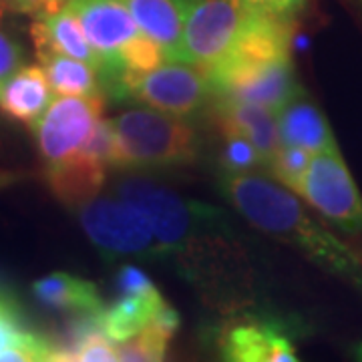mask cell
I'll return each mask as SVG.
<instances>
[{"label":"cell","instance_id":"obj_10","mask_svg":"<svg viewBox=\"0 0 362 362\" xmlns=\"http://www.w3.org/2000/svg\"><path fill=\"white\" fill-rule=\"evenodd\" d=\"M290 37H292L290 23H282L272 16L250 11L232 49L226 52V57L218 65L207 71V78L223 77V75L238 73L244 69L292 57Z\"/></svg>","mask_w":362,"mask_h":362},{"label":"cell","instance_id":"obj_11","mask_svg":"<svg viewBox=\"0 0 362 362\" xmlns=\"http://www.w3.org/2000/svg\"><path fill=\"white\" fill-rule=\"evenodd\" d=\"M221 358L230 362H296L292 338L278 324L238 320L223 328Z\"/></svg>","mask_w":362,"mask_h":362},{"label":"cell","instance_id":"obj_12","mask_svg":"<svg viewBox=\"0 0 362 362\" xmlns=\"http://www.w3.org/2000/svg\"><path fill=\"white\" fill-rule=\"evenodd\" d=\"M107 163L89 156L87 151H78L59 163L47 165V183L51 192L69 207H81L93 197L101 194L107 175Z\"/></svg>","mask_w":362,"mask_h":362},{"label":"cell","instance_id":"obj_17","mask_svg":"<svg viewBox=\"0 0 362 362\" xmlns=\"http://www.w3.org/2000/svg\"><path fill=\"white\" fill-rule=\"evenodd\" d=\"M52 101V89L40 65L21 66L0 87V111L18 123L35 127Z\"/></svg>","mask_w":362,"mask_h":362},{"label":"cell","instance_id":"obj_14","mask_svg":"<svg viewBox=\"0 0 362 362\" xmlns=\"http://www.w3.org/2000/svg\"><path fill=\"white\" fill-rule=\"evenodd\" d=\"M195 0H123L139 30L161 45L168 61H177L185 18Z\"/></svg>","mask_w":362,"mask_h":362},{"label":"cell","instance_id":"obj_6","mask_svg":"<svg viewBox=\"0 0 362 362\" xmlns=\"http://www.w3.org/2000/svg\"><path fill=\"white\" fill-rule=\"evenodd\" d=\"M115 90L149 109L185 119L206 105L211 87L204 69L168 61L153 71L119 81Z\"/></svg>","mask_w":362,"mask_h":362},{"label":"cell","instance_id":"obj_20","mask_svg":"<svg viewBox=\"0 0 362 362\" xmlns=\"http://www.w3.org/2000/svg\"><path fill=\"white\" fill-rule=\"evenodd\" d=\"M33 294L42 306L52 310L87 314L105 308L99 288L69 272H51L33 282Z\"/></svg>","mask_w":362,"mask_h":362},{"label":"cell","instance_id":"obj_8","mask_svg":"<svg viewBox=\"0 0 362 362\" xmlns=\"http://www.w3.org/2000/svg\"><path fill=\"white\" fill-rule=\"evenodd\" d=\"M71 11L77 14L93 51L101 59L105 81H115L119 54L141 30L133 21L123 0H69Z\"/></svg>","mask_w":362,"mask_h":362},{"label":"cell","instance_id":"obj_21","mask_svg":"<svg viewBox=\"0 0 362 362\" xmlns=\"http://www.w3.org/2000/svg\"><path fill=\"white\" fill-rule=\"evenodd\" d=\"M180 328V314L168 302L157 312V316L143 328L139 334H135L125 342L117 344L119 361L127 362H156L163 361L168 354L169 342L175 337Z\"/></svg>","mask_w":362,"mask_h":362},{"label":"cell","instance_id":"obj_28","mask_svg":"<svg viewBox=\"0 0 362 362\" xmlns=\"http://www.w3.org/2000/svg\"><path fill=\"white\" fill-rule=\"evenodd\" d=\"M0 2L14 13L39 16V14L54 13L59 8H63L69 0H0Z\"/></svg>","mask_w":362,"mask_h":362},{"label":"cell","instance_id":"obj_22","mask_svg":"<svg viewBox=\"0 0 362 362\" xmlns=\"http://www.w3.org/2000/svg\"><path fill=\"white\" fill-rule=\"evenodd\" d=\"M39 61L57 97L101 95L99 77H97L99 71L89 63L63 52H42L39 54Z\"/></svg>","mask_w":362,"mask_h":362},{"label":"cell","instance_id":"obj_25","mask_svg":"<svg viewBox=\"0 0 362 362\" xmlns=\"http://www.w3.org/2000/svg\"><path fill=\"white\" fill-rule=\"evenodd\" d=\"M69 361L73 362H117L119 352L117 344L105 334L103 330L93 332L83 338L75 349L69 352Z\"/></svg>","mask_w":362,"mask_h":362},{"label":"cell","instance_id":"obj_1","mask_svg":"<svg viewBox=\"0 0 362 362\" xmlns=\"http://www.w3.org/2000/svg\"><path fill=\"white\" fill-rule=\"evenodd\" d=\"M221 192L256 230L298 250L362 294V252L310 214L302 197L256 173H223Z\"/></svg>","mask_w":362,"mask_h":362},{"label":"cell","instance_id":"obj_15","mask_svg":"<svg viewBox=\"0 0 362 362\" xmlns=\"http://www.w3.org/2000/svg\"><path fill=\"white\" fill-rule=\"evenodd\" d=\"M280 141L284 145H296L312 156L338 149L337 137L330 129L324 113L300 90L296 97L284 105L278 113Z\"/></svg>","mask_w":362,"mask_h":362},{"label":"cell","instance_id":"obj_29","mask_svg":"<svg viewBox=\"0 0 362 362\" xmlns=\"http://www.w3.org/2000/svg\"><path fill=\"white\" fill-rule=\"evenodd\" d=\"M354 356H356V361H362V340L354 346Z\"/></svg>","mask_w":362,"mask_h":362},{"label":"cell","instance_id":"obj_7","mask_svg":"<svg viewBox=\"0 0 362 362\" xmlns=\"http://www.w3.org/2000/svg\"><path fill=\"white\" fill-rule=\"evenodd\" d=\"M103 95L57 97L33 127L45 163L52 165L78 153L101 123Z\"/></svg>","mask_w":362,"mask_h":362},{"label":"cell","instance_id":"obj_24","mask_svg":"<svg viewBox=\"0 0 362 362\" xmlns=\"http://www.w3.org/2000/svg\"><path fill=\"white\" fill-rule=\"evenodd\" d=\"M310 151L296 147V145H284L282 143L280 149L276 151L274 159H272L268 171L278 183H282L284 187L296 194L298 185H300L306 169L310 165Z\"/></svg>","mask_w":362,"mask_h":362},{"label":"cell","instance_id":"obj_3","mask_svg":"<svg viewBox=\"0 0 362 362\" xmlns=\"http://www.w3.org/2000/svg\"><path fill=\"white\" fill-rule=\"evenodd\" d=\"M78 221L105 258H165L149 218L121 195L93 197L78 207Z\"/></svg>","mask_w":362,"mask_h":362},{"label":"cell","instance_id":"obj_5","mask_svg":"<svg viewBox=\"0 0 362 362\" xmlns=\"http://www.w3.org/2000/svg\"><path fill=\"white\" fill-rule=\"evenodd\" d=\"M247 14L246 0H195L185 18L177 61L207 73L232 49Z\"/></svg>","mask_w":362,"mask_h":362},{"label":"cell","instance_id":"obj_23","mask_svg":"<svg viewBox=\"0 0 362 362\" xmlns=\"http://www.w3.org/2000/svg\"><path fill=\"white\" fill-rule=\"evenodd\" d=\"M226 145L221 153L223 173H252L256 168H266L258 147L247 139L242 131L221 127Z\"/></svg>","mask_w":362,"mask_h":362},{"label":"cell","instance_id":"obj_4","mask_svg":"<svg viewBox=\"0 0 362 362\" xmlns=\"http://www.w3.org/2000/svg\"><path fill=\"white\" fill-rule=\"evenodd\" d=\"M296 195L332 228L362 235V194L340 149L312 156Z\"/></svg>","mask_w":362,"mask_h":362},{"label":"cell","instance_id":"obj_27","mask_svg":"<svg viewBox=\"0 0 362 362\" xmlns=\"http://www.w3.org/2000/svg\"><path fill=\"white\" fill-rule=\"evenodd\" d=\"M4 4L0 2V87L6 78H11L23 65V51L4 30H2V18H4Z\"/></svg>","mask_w":362,"mask_h":362},{"label":"cell","instance_id":"obj_19","mask_svg":"<svg viewBox=\"0 0 362 362\" xmlns=\"http://www.w3.org/2000/svg\"><path fill=\"white\" fill-rule=\"evenodd\" d=\"M57 354L51 340L26 328L18 308L0 292V362H52Z\"/></svg>","mask_w":362,"mask_h":362},{"label":"cell","instance_id":"obj_16","mask_svg":"<svg viewBox=\"0 0 362 362\" xmlns=\"http://www.w3.org/2000/svg\"><path fill=\"white\" fill-rule=\"evenodd\" d=\"M165 300L153 282L135 290H119V298L115 302L101 310L103 332L115 344L125 342L139 334L156 318Z\"/></svg>","mask_w":362,"mask_h":362},{"label":"cell","instance_id":"obj_26","mask_svg":"<svg viewBox=\"0 0 362 362\" xmlns=\"http://www.w3.org/2000/svg\"><path fill=\"white\" fill-rule=\"evenodd\" d=\"M246 4L254 13L294 25V21L308 6V0H246Z\"/></svg>","mask_w":362,"mask_h":362},{"label":"cell","instance_id":"obj_13","mask_svg":"<svg viewBox=\"0 0 362 362\" xmlns=\"http://www.w3.org/2000/svg\"><path fill=\"white\" fill-rule=\"evenodd\" d=\"M30 35L37 47V54L42 52H63L69 57L81 59L97 71H101V59L93 51L89 39L81 26L77 14L66 4L54 13L35 16Z\"/></svg>","mask_w":362,"mask_h":362},{"label":"cell","instance_id":"obj_2","mask_svg":"<svg viewBox=\"0 0 362 362\" xmlns=\"http://www.w3.org/2000/svg\"><path fill=\"white\" fill-rule=\"evenodd\" d=\"M115 135L113 168H180L197 159L199 141L183 117L157 109H129L111 119Z\"/></svg>","mask_w":362,"mask_h":362},{"label":"cell","instance_id":"obj_9","mask_svg":"<svg viewBox=\"0 0 362 362\" xmlns=\"http://www.w3.org/2000/svg\"><path fill=\"white\" fill-rule=\"evenodd\" d=\"M209 87L218 99H240L262 105L276 115L300 90H304L294 73L292 57L209 78Z\"/></svg>","mask_w":362,"mask_h":362},{"label":"cell","instance_id":"obj_18","mask_svg":"<svg viewBox=\"0 0 362 362\" xmlns=\"http://www.w3.org/2000/svg\"><path fill=\"white\" fill-rule=\"evenodd\" d=\"M218 113H220L221 127H233L242 131L258 147L264 165L270 168L272 159L282 145L278 131V115L262 105L247 103L240 99H220Z\"/></svg>","mask_w":362,"mask_h":362}]
</instances>
